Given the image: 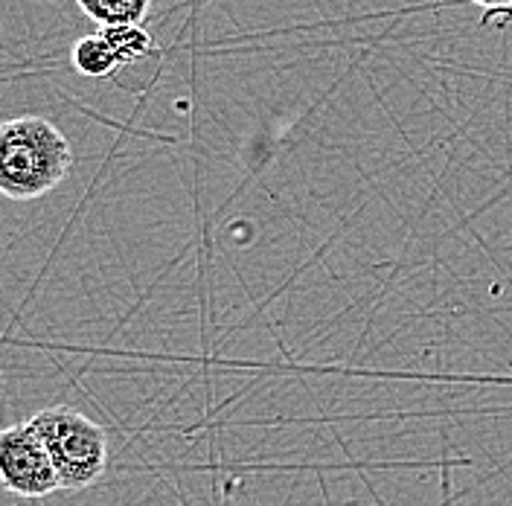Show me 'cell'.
<instances>
[{
    "label": "cell",
    "mask_w": 512,
    "mask_h": 506,
    "mask_svg": "<svg viewBox=\"0 0 512 506\" xmlns=\"http://www.w3.org/2000/svg\"><path fill=\"white\" fill-rule=\"evenodd\" d=\"M102 35L108 38V44L114 47L120 64H134L140 59H146L155 47L152 35L143 30V27H108L102 30Z\"/></svg>",
    "instance_id": "8992f818"
},
{
    "label": "cell",
    "mask_w": 512,
    "mask_h": 506,
    "mask_svg": "<svg viewBox=\"0 0 512 506\" xmlns=\"http://www.w3.org/2000/svg\"><path fill=\"white\" fill-rule=\"evenodd\" d=\"M73 67H76L82 76H88V79H108V76H114L117 67H123V64L117 59L114 47L108 44V38H105L102 32H96V35L82 38V41L73 47Z\"/></svg>",
    "instance_id": "5b68a950"
},
{
    "label": "cell",
    "mask_w": 512,
    "mask_h": 506,
    "mask_svg": "<svg viewBox=\"0 0 512 506\" xmlns=\"http://www.w3.org/2000/svg\"><path fill=\"white\" fill-rule=\"evenodd\" d=\"M73 169V149L44 117H15L0 128V192L32 201L53 192Z\"/></svg>",
    "instance_id": "6da1fadb"
},
{
    "label": "cell",
    "mask_w": 512,
    "mask_h": 506,
    "mask_svg": "<svg viewBox=\"0 0 512 506\" xmlns=\"http://www.w3.org/2000/svg\"><path fill=\"white\" fill-rule=\"evenodd\" d=\"M41 434L62 489H85L96 483L108 466V434L105 428L73 408H47L30 419Z\"/></svg>",
    "instance_id": "7a4b0ae2"
},
{
    "label": "cell",
    "mask_w": 512,
    "mask_h": 506,
    "mask_svg": "<svg viewBox=\"0 0 512 506\" xmlns=\"http://www.w3.org/2000/svg\"><path fill=\"white\" fill-rule=\"evenodd\" d=\"M480 9L486 12L483 21H512V0H475Z\"/></svg>",
    "instance_id": "52a82bcc"
},
{
    "label": "cell",
    "mask_w": 512,
    "mask_h": 506,
    "mask_svg": "<svg viewBox=\"0 0 512 506\" xmlns=\"http://www.w3.org/2000/svg\"><path fill=\"white\" fill-rule=\"evenodd\" d=\"M0 483L21 498H47L62 489L59 472L32 422L12 425L0 434Z\"/></svg>",
    "instance_id": "3957f363"
},
{
    "label": "cell",
    "mask_w": 512,
    "mask_h": 506,
    "mask_svg": "<svg viewBox=\"0 0 512 506\" xmlns=\"http://www.w3.org/2000/svg\"><path fill=\"white\" fill-rule=\"evenodd\" d=\"M76 3L91 21L108 30V27H143L155 0H76Z\"/></svg>",
    "instance_id": "277c9868"
}]
</instances>
